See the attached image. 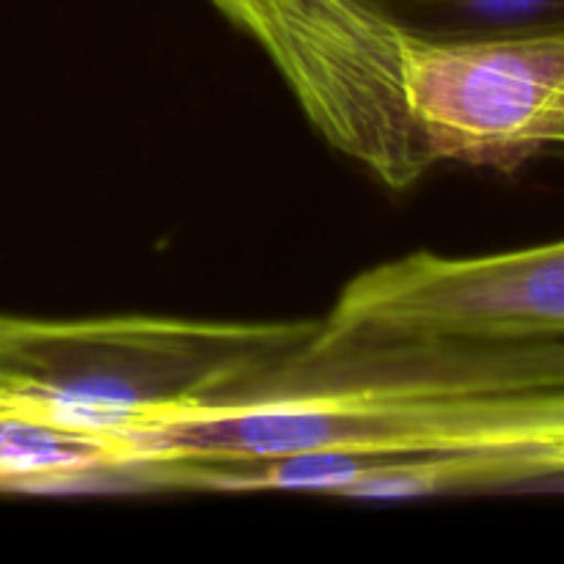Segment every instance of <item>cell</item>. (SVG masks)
<instances>
[{"instance_id":"6da1fadb","label":"cell","mask_w":564,"mask_h":564,"mask_svg":"<svg viewBox=\"0 0 564 564\" xmlns=\"http://www.w3.org/2000/svg\"><path fill=\"white\" fill-rule=\"evenodd\" d=\"M135 444L132 466L240 460V490L413 499L549 482L564 477V339L317 334L240 397Z\"/></svg>"},{"instance_id":"7a4b0ae2","label":"cell","mask_w":564,"mask_h":564,"mask_svg":"<svg viewBox=\"0 0 564 564\" xmlns=\"http://www.w3.org/2000/svg\"><path fill=\"white\" fill-rule=\"evenodd\" d=\"M317 334L319 319H39L0 312V408L138 438L235 400Z\"/></svg>"},{"instance_id":"3957f363","label":"cell","mask_w":564,"mask_h":564,"mask_svg":"<svg viewBox=\"0 0 564 564\" xmlns=\"http://www.w3.org/2000/svg\"><path fill=\"white\" fill-rule=\"evenodd\" d=\"M564 339V240L485 257L411 253L356 275L319 336Z\"/></svg>"},{"instance_id":"277c9868","label":"cell","mask_w":564,"mask_h":564,"mask_svg":"<svg viewBox=\"0 0 564 564\" xmlns=\"http://www.w3.org/2000/svg\"><path fill=\"white\" fill-rule=\"evenodd\" d=\"M138 460L130 435L69 427L0 408V494H61L116 482Z\"/></svg>"},{"instance_id":"5b68a950","label":"cell","mask_w":564,"mask_h":564,"mask_svg":"<svg viewBox=\"0 0 564 564\" xmlns=\"http://www.w3.org/2000/svg\"><path fill=\"white\" fill-rule=\"evenodd\" d=\"M380 20L424 39L564 36V0H356Z\"/></svg>"},{"instance_id":"8992f818","label":"cell","mask_w":564,"mask_h":564,"mask_svg":"<svg viewBox=\"0 0 564 564\" xmlns=\"http://www.w3.org/2000/svg\"><path fill=\"white\" fill-rule=\"evenodd\" d=\"M560 152H564V132H562V138H560Z\"/></svg>"}]
</instances>
